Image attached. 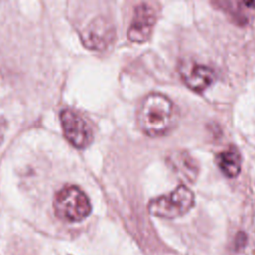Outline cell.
Instances as JSON below:
<instances>
[{
	"label": "cell",
	"mask_w": 255,
	"mask_h": 255,
	"mask_svg": "<svg viewBox=\"0 0 255 255\" xmlns=\"http://www.w3.org/2000/svg\"><path fill=\"white\" fill-rule=\"evenodd\" d=\"M242 4L247 6V8H255V1H247V2H243Z\"/></svg>",
	"instance_id": "cell-11"
},
{
	"label": "cell",
	"mask_w": 255,
	"mask_h": 255,
	"mask_svg": "<svg viewBox=\"0 0 255 255\" xmlns=\"http://www.w3.org/2000/svg\"><path fill=\"white\" fill-rule=\"evenodd\" d=\"M116 35L114 25L105 17L93 19L82 33V42L88 49L102 51L114 41Z\"/></svg>",
	"instance_id": "cell-5"
},
{
	"label": "cell",
	"mask_w": 255,
	"mask_h": 255,
	"mask_svg": "<svg viewBox=\"0 0 255 255\" xmlns=\"http://www.w3.org/2000/svg\"><path fill=\"white\" fill-rule=\"evenodd\" d=\"M136 117L141 131L156 137L169 133L175 128L178 112L168 97L160 93H150L141 100Z\"/></svg>",
	"instance_id": "cell-1"
},
{
	"label": "cell",
	"mask_w": 255,
	"mask_h": 255,
	"mask_svg": "<svg viewBox=\"0 0 255 255\" xmlns=\"http://www.w3.org/2000/svg\"><path fill=\"white\" fill-rule=\"evenodd\" d=\"M194 194L186 185L180 184L170 193L151 199L148 212L157 217L174 219L186 214L194 206Z\"/></svg>",
	"instance_id": "cell-3"
},
{
	"label": "cell",
	"mask_w": 255,
	"mask_h": 255,
	"mask_svg": "<svg viewBox=\"0 0 255 255\" xmlns=\"http://www.w3.org/2000/svg\"><path fill=\"white\" fill-rule=\"evenodd\" d=\"M166 162L182 181L192 183L196 180L199 173V165L189 152L185 150H174L167 155Z\"/></svg>",
	"instance_id": "cell-8"
},
{
	"label": "cell",
	"mask_w": 255,
	"mask_h": 255,
	"mask_svg": "<svg viewBox=\"0 0 255 255\" xmlns=\"http://www.w3.org/2000/svg\"><path fill=\"white\" fill-rule=\"evenodd\" d=\"M5 129H6V122L4 121V119H0V144L3 141Z\"/></svg>",
	"instance_id": "cell-10"
},
{
	"label": "cell",
	"mask_w": 255,
	"mask_h": 255,
	"mask_svg": "<svg viewBox=\"0 0 255 255\" xmlns=\"http://www.w3.org/2000/svg\"><path fill=\"white\" fill-rule=\"evenodd\" d=\"M53 206L57 217L66 222L82 221L92 211L89 197L76 185L62 187L55 194Z\"/></svg>",
	"instance_id": "cell-2"
},
{
	"label": "cell",
	"mask_w": 255,
	"mask_h": 255,
	"mask_svg": "<svg viewBox=\"0 0 255 255\" xmlns=\"http://www.w3.org/2000/svg\"><path fill=\"white\" fill-rule=\"evenodd\" d=\"M215 162L223 175L228 178L236 177L241 170V155L238 149L233 145H230L217 153Z\"/></svg>",
	"instance_id": "cell-9"
},
{
	"label": "cell",
	"mask_w": 255,
	"mask_h": 255,
	"mask_svg": "<svg viewBox=\"0 0 255 255\" xmlns=\"http://www.w3.org/2000/svg\"><path fill=\"white\" fill-rule=\"evenodd\" d=\"M60 121L64 134L73 146L83 149L92 143L93 130L79 113L72 109H64L60 114Z\"/></svg>",
	"instance_id": "cell-4"
},
{
	"label": "cell",
	"mask_w": 255,
	"mask_h": 255,
	"mask_svg": "<svg viewBox=\"0 0 255 255\" xmlns=\"http://www.w3.org/2000/svg\"><path fill=\"white\" fill-rule=\"evenodd\" d=\"M156 22V13L152 6L140 3L134 7L132 19L128 29V38L133 43H143L148 40Z\"/></svg>",
	"instance_id": "cell-6"
},
{
	"label": "cell",
	"mask_w": 255,
	"mask_h": 255,
	"mask_svg": "<svg viewBox=\"0 0 255 255\" xmlns=\"http://www.w3.org/2000/svg\"><path fill=\"white\" fill-rule=\"evenodd\" d=\"M179 74L184 84L194 92H203L215 81L214 71L203 64L184 62L179 68Z\"/></svg>",
	"instance_id": "cell-7"
}]
</instances>
